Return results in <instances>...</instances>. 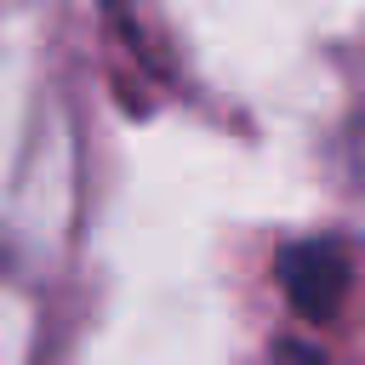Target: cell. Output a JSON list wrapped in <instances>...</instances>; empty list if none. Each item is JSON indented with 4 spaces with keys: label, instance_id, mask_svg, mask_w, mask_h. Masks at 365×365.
I'll return each instance as SVG.
<instances>
[{
    "label": "cell",
    "instance_id": "1",
    "mask_svg": "<svg viewBox=\"0 0 365 365\" xmlns=\"http://www.w3.org/2000/svg\"><path fill=\"white\" fill-rule=\"evenodd\" d=\"M279 291L302 319H314V325L336 319V308L348 297V245L331 234L285 245L279 251Z\"/></svg>",
    "mask_w": 365,
    "mask_h": 365
},
{
    "label": "cell",
    "instance_id": "2",
    "mask_svg": "<svg viewBox=\"0 0 365 365\" xmlns=\"http://www.w3.org/2000/svg\"><path fill=\"white\" fill-rule=\"evenodd\" d=\"M274 359H279V365H319V354H314V348H297V342H279Z\"/></svg>",
    "mask_w": 365,
    "mask_h": 365
}]
</instances>
